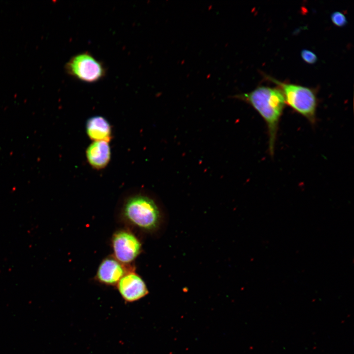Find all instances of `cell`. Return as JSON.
<instances>
[{"instance_id": "8fae6325", "label": "cell", "mask_w": 354, "mask_h": 354, "mask_svg": "<svg viewBox=\"0 0 354 354\" xmlns=\"http://www.w3.org/2000/svg\"><path fill=\"white\" fill-rule=\"evenodd\" d=\"M300 55L304 61L309 64L315 63L318 60L316 55L312 51L303 49L301 51Z\"/></svg>"}, {"instance_id": "30bf717a", "label": "cell", "mask_w": 354, "mask_h": 354, "mask_svg": "<svg viewBox=\"0 0 354 354\" xmlns=\"http://www.w3.org/2000/svg\"><path fill=\"white\" fill-rule=\"evenodd\" d=\"M330 18L332 23L338 27H343L347 23L346 17L340 11H335L332 13Z\"/></svg>"}, {"instance_id": "6da1fadb", "label": "cell", "mask_w": 354, "mask_h": 354, "mask_svg": "<svg viewBox=\"0 0 354 354\" xmlns=\"http://www.w3.org/2000/svg\"><path fill=\"white\" fill-rule=\"evenodd\" d=\"M232 97L251 105L264 119L267 128L268 150L272 156L280 119L286 105L281 90L277 87L259 86L250 92L236 94Z\"/></svg>"}, {"instance_id": "9c48e42d", "label": "cell", "mask_w": 354, "mask_h": 354, "mask_svg": "<svg viewBox=\"0 0 354 354\" xmlns=\"http://www.w3.org/2000/svg\"><path fill=\"white\" fill-rule=\"evenodd\" d=\"M86 131L88 137L93 141H105L109 142L112 138L110 123L104 117L96 116L89 118L86 123Z\"/></svg>"}, {"instance_id": "8992f818", "label": "cell", "mask_w": 354, "mask_h": 354, "mask_svg": "<svg viewBox=\"0 0 354 354\" xmlns=\"http://www.w3.org/2000/svg\"><path fill=\"white\" fill-rule=\"evenodd\" d=\"M134 270L130 265L123 264L113 256H109L100 263L95 279L99 283L108 286H116L127 272Z\"/></svg>"}, {"instance_id": "ba28073f", "label": "cell", "mask_w": 354, "mask_h": 354, "mask_svg": "<svg viewBox=\"0 0 354 354\" xmlns=\"http://www.w3.org/2000/svg\"><path fill=\"white\" fill-rule=\"evenodd\" d=\"M86 157L89 165L95 169L105 168L111 159V148L109 142L93 141L86 149Z\"/></svg>"}, {"instance_id": "7a4b0ae2", "label": "cell", "mask_w": 354, "mask_h": 354, "mask_svg": "<svg viewBox=\"0 0 354 354\" xmlns=\"http://www.w3.org/2000/svg\"><path fill=\"white\" fill-rule=\"evenodd\" d=\"M120 215L126 224L146 232L156 230L161 221L160 212L155 201L142 194L132 195L125 200Z\"/></svg>"}, {"instance_id": "5b68a950", "label": "cell", "mask_w": 354, "mask_h": 354, "mask_svg": "<svg viewBox=\"0 0 354 354\" xmlns=\"http://www.w3.org/2000/svg\"><path fill=\"white\" fill-rule=\"evenodd\" d=\"M113 256L120 263L130 265L142 251V244L137 236L127 229L115 232L111 239Z\"/></svg>"}, {"instance_id": "3957f363", "label": "cell", "mask_w": 354, "mask_h": 354, "mask_svg": "<svg viewBox=\"0 0 354 354\" xmlns=\"http://www.w3.org/2000/svg\"><path fill=\"white\" fill-rule=\"evenodd\" d=\"M265 77L275 84L281 90L286 104L305 118L311 124L315 123L318 101L314 89L283 82L268 75H265Z\"/></svg>"}, {"instance_id": "277c9868", "label": "cell", "mask_w": 354, "mask_h": 354, "mask_svg": "<svg viewBox=\"0 0 354 354\" xmlns=\"http://www.w3.org/2000/svg\"><path fill=\"white\" fill-rule=\"evenodd\" d=\"M68 74L86 83H94L105 76L106 70L103 64L88 52L72 57L65 66Z\"/></svg>"}, {"instance_id": "52a82bcc", "label": "cell", "mask_w": 354, "mask_h": 354, "mask_svg": "<svg viewBox=\"0 0 354 354\" xmlns=\"http://www.w3.org/2000/svg\"><path fill=\"white\" fill-rule=\"evenodd\" d=\"M116 286L122 299L126 302H133L148 294L145 282L134 270L125 274Z\"/></svg>"}]
</instances>
